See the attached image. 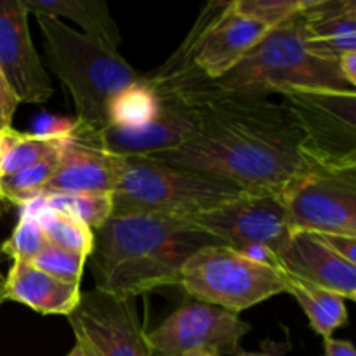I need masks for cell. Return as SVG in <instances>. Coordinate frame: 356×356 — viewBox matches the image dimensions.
<instances>
[{
    "label": "cell",
    "mask_w": 356,
    "mask_h": 356,
    "mask_svg": "<svg viewBox=\"0 0 356 356\" xmlns=\"http://www.w3.org/2000/svg\"><path fill=\"white\" fill-rule=\"evenodd\" d=\"M193 106L198 108V122L191 138L152 159L222 177L247 193L277 197L309 169L301 153V129L282 103L219 94Z\"/></svg>",
    "instance_id": "6da1fadb"
},
{
    "label": "cell",
    "mask_w": 356,
    "mask_h": 356,
    "mask_svg": "<svg viewBox=\"0 0 356 356\" xmlns=\"http://www.w3.org/2000/svg\"><path fill=\"white\" fill-rule=\"evenodd\" d=\"M222 245L191 219L145 212H113L94 232L90 252L97 291L136 299L179 285L184 263L197 250Z\"/></svg>",
    "instance_id": "7a4b0ae2"
},
{
    "label": "cell",
    "mask_w": 356,
    "mask_h": 356,
    "mask_svg": "<svg viewBox=\"0 0 356 356\" xmlns=\"http://www.w3.org/2000/svg\"><path fill=\"white\" fill-rule=\"evenodd\" d=\"M302 10L273 28L228 75L212 82L195 83L169 96L197 104L219 94L270 97L271 94L284 96L316 90L356 92L341 75L339 59L320 58L309 49L302 26Z\"/></svg>",
    "instance_id": "3957f363"
},
{
    "label": "cell",
    "mask_w": 356,
    "mask_h": 356,
    "mask_svg": "<svg viewBox=\"0 0 356 356\" xmlns=\"http://www.w3.org/2000/svg\"><path fill=\"white\" fill-rule=\"evenodd\" d=\"M51 70L68 89L76 124L90 132L108 127V106L117 94L139 82L120 52L73 30L52 16H37Z\"/></svg>",
    "instance_id": "277c9868"
},
{
    "label": "cell",
    "mask_w": 356,
    "mask_h": 356,
    "mask_svg": "<svg viewBox=\"0 0 356 356\" xmlns=\"http://www.w3.org/2000/svg\"><path fill=\"white\" fill-rule=\"evenodd\" d=\"M270 31L240 13L235 0L205 3L179 49L153 75L146 76V82L156 96H165L195 83L222 79Z\"/></svg>",
    "instance_id": "5b68a950"
},
{
    "label": "cell",
    "mask_w": 356,
    "mask_h": 356,
    "mask_svg": "<svg viewBox=\"0 0 356 356\" xmlns=\"http://www.w3.org/2000/svg\"><path fill=\"white\" fill-rule=\"evenodd\" d=\"M247 191L222 177L170 165L152 156H120L113 212H145L176 218L205 214Z\"/></svg>",
    "instance_id": "8992f818"
},
{
    "label": "cell",
    "mask_w": 356,
    "mask_h": 356,
    "mask_svg": "<svg viewBox=\"0 0 356 356\" xmlns=\"http://www.w3.org/2000/svg\"><path fill=\"white\" fill-rule=\"evenodd\" d=\"M181 287L191 299L240 315L285 292L277 266L225 245L197 250L181 270Z\"/></svg>",
    "instance_id": "52a82bcc"
},
{
    "label": "cell",
    "mask_w": 356,
    "mask_h": 356,
    "mask_svg": "<svg viewBox=\"0 0 356 356\" xmlns=\"http://www.w3.org/2000/svg\"><path fill=\"white\" fill-rule=\"evenodd\" d=\"M282 104L301 129L309 169H356V92H291Z\"/></svg>",
    "instance_id": "ba28073f"
},
{
    "label": "cell",
    "mask_w": 356,
    "mask_h": 356,
    "mask_svg": "<svg viewBox=\"0 0 356 356\" xmlns=\"http://www.w3.org/2000/svg\"><path fill=\"white\" fill-rule=\"evenodd\" d=\"M225 247L277 266L292 229L280 197L245 193L205 214L188 218Z\"/></svg>",
    "instance_id": "9c48e42d"
},
{
    "label": "cell",
    "mask_w": 356,
    "mask_h": 356,
    "mask_svg": "<svg viewBox=\"0 0 356 356\" xmlns=\"http://www.w3.org/2000/svg\"><path fill=\"white\" fill-rule=\"evenodd\" d=\"M292 232L356 236V169H306L280 195Z\"/></svg>",
    "instance_id": "30bf717a"
},
{
    "label": "cell",
    "mask_w": 356,
    "mask_h": 356,
    "mask_svg": "<svg viewBox=\"0 0 356 356\" xmlns=\"http://www.w3.org/2000/svg\"><path fill=\"white\" fill-rule=\"evenodd\" d=\"M68 322L83 356H153L136 299L82 292Z\"/></svg>",
    "instance_id": "8fae6325"
},
{
    "label": "cell",
    "mask_w": 356,
    "mask_h": 356,
    "mask_svg": "<svg viewBox=\"0 0 356 356\" xmlns=\"http://www.w3.org/2000/svg\"><path fill=\"white\" fill-rule=\"evenodd\" d=\"M249 330V323L235 313L190 299L162 325L146 332V343L153 356H183L193 350L236 356L243 351L240 343Z\"/></svg>",
    "instance_id": "7c38bea8"
},
{
    "label": "cell",
    "mask_w": 356,
    "mask_h": 356,
    "mask_svg": "<svg viewBox=\"0 0 356 356\" xmlns=\"http://www.w3.org/2000/svg\"><path fill=\"white\" fill-rule=\"evenodd\" d=\"M23 0H0V72L17 103H45L52 96L51 76L31 42Z\"/></svg>",
    "instance_id": "4fadbf2b"
},
{
    "label": "cell",
    "mask_w": 356,
    "mask_h": 356,
    "mask_svg": "<svg viewBox=\"0 0 356 356\" xmlns=\"http://www.w3.org/2000/svg\"><path fill=\"white\" fill-rule=\"evenodd\" d=\"M160 111L139 127H106L96 132L104 152L115 156H152L170 152L191 138L197 129L198 108L176 97H159Z\"/></svg>",
    "instance_id": "5bb4252c"
},
{
    "label": "cell",
    "mask_w": 356,
    "mask_h": 356,
    "mask_svg": "<svg viewBox=\"0 0 356 356\" xmlns=\"http://www.w3.org/2000/svg\"><path fill=\"white\" fill-rule=\"evenodd\" d=\"M70 139L61 152L59 165L45 186L52 193H113L117 186L120 156L104 152L96 132L70 122Z\"/></svg>",
    "instance_id": "9a60e30c"
},
{
    "label": "cell",
    "mask_w": 356,
    "mask_h": 356,
    "mask_svg": "<svg viewBox=\"0 0 356 356\" xmlns=\"http://www.w3.org/2000/svg\"><path fill=\"white\" fill-rule=\"evenodd\" d=\"M277 266L339 298L355 299L356 264L332 252L313 233L292 232L291 240L277 257Z\"/></svg>",
    "instance_id": "2e32d148"
},
{
    "label": "cell",
    "mask_w": 356,
    "mask_h": 356,
    "mask_svg": "<svg viewBox=\"0 0 356 356\" xmlns=\"http://www.w3.org/2000/svg\"><path fill=\"white\" fill-rule=\"evenodd\" d=\"M80 296V284L58 280L28 261H13L2 285L3 302H19L42 315L68 316L79 306Z\"/></svg>",
    "instance_id": "e0dca14e"
},
{
    "label": "cell",
    "mask_w": 356,
    "mask_h": 356,
    "mask_svg": "<svg viewBox=\"0 0 356 356\" xmlns=\"http://www.w3.org/2000/svg\"><path fill=\"white\" fill-rule=\"evenodd\" d=\"M302 26L309 49L320 58L337 61L346 52H356L355 0H309Z\"/></svg>",
    "instance_id": "ac0fdd59"
},
{
    "label": "cell",
    "mask_w": 356,
    "mask_h": 356,
    "mask_svg": "<svg viewBox=\"0 0 356 356\" xmlns=\"http://www.w3.org/2000/svg\"><path fill=\"white\" fill-rule=\"evenodd\" d=\"M23 3L35 16L68 17L82 28L80 33L118 51L120 31L103 0H23Z\"/></svg>",
    "instance_id": "d6986e66"
},
{
    "label": "cell",
    "mask_w": 356,
    "mask_h": 356,
    "mask_svg": "<svg viewBox=\"0 0 356 356\" xmlns=\"http://www.w3.org/2000/svg\"><path fill=\"white\" fill-rule=\"evenodd\" d=\"M278 271L284 278L285 292H289L298 301V305L308 316L312 329L316 334H320L323 339L332 337V334L339 327L346 325L348 308L343 298L312 284V282L294 277V275L287 273L280 268H278Z\"/></svg>",
    "instance_id": "ffe728a7"
},
{
    "label": "cell",
    "mask_w": 356,
    "mask_h": 356,
    "mask_svg": "<svg viewBox=\"0 0 356 356\" xmlns=\"http://www.w3.org/2000/svg\"><path fill=\"white\" fill-rule=\"evenodd\" d=\"M70 122L65 129L44 134H23L13 127L2 132V176L40 162L52 153L61 152L70 139ZM0 176V177H2Z\"/></svg>",
    "instance_id": "44dd1931"
},
{
    "label": "cell",
    "mask_w": 356,
    "mask_h": 356,
    "mask_svg": "<svg viewBox=\"0 0 356 356\" xmlns=\"http://www.w3.org/2000/svg\"><path fill=\"white\" fill-rule=\"evenodd\" d=\"M19 209L21 212L30 214L40 225L47 242L73 250V252L83 254L87 257L90 256L94 249V232L89 226L82 225L70 216L52 211L42 197L28 202Z\"/></svg>",
    "instance_id": "7402d4cb"
},
{
    "label": "cell",
    "mask_w": 356,
    "mask_h": 356,
    "mask_svg": "<svg viewBox=\"0 0 356 356\" xmlns=\"http://www.w3.org/2000/svg\"><path fill=\"white\" fill-rule=\"evenodd\" d=\"M160 99L146 76L113 97L108 106V127H139L159 115Z\"/></svg>",
    "instance_id": "603a6c76"
},
{
    "label": "cell",
    "mask_w": 356,
    "mask_h": 356,
    "mask_svg": "<svg viewBox=\"0 0 356 356\" xmlns=\"http://www.w3.org/2000/svg\"><path fill=\"white\" fill-rule=\"evenodd\" d=\"M61 152L52 153L26 169L0 177V198L17 205V207H23L28 202L42 197L45 186L58 169Z\"/></svg>",
    "instance_id": "cb8c5ba5"
},
{
    "label": "cell",
    "mask_w": 356,
    "mask_h": 356,
    "mask_svg": "<svg viewBox=\"0 0 356 356\" xmlns=\"http://www.w3.org/2000/svg\"><path fill=\"white\" fill-rule=\"evenodd\" d=\"M42 198L52 211L76 219L92 232L99 229L113 214L111 193H52Z\"/></svg>",
    "instance_id": "d4e9b609"
},
{
    "label": "cell",
    "mask_w": 356,
    "mask_h": 356,
    "mask_svg": "<svg viewBox=\"0 0 356 356\" xmlns=\"http://www.w3.org/2000/svg\"><path fill=\"white\" fill-rule=\"evenodd\" d=\"M87 259L89 257L83 254L73 252V250L63 249V247L47 242L30 263L58 280L80 284Z\"/></svg>",
    "instance_id": "484cf974"
},
{
    "label": "cell",
    "mask_w": 356,
    "mask_h": 356,
    "mask_svg": "<svg viewBox=\"0 0 356 356\" xmlns=\"http://www.w3.org/2000/svg\"><path fill=\"white\" fill-rule=\"evenodd\" d=\"M47 243L40 225L26 212H21L19 221L14 228L13 235L0 243V252L13 257V261H28L30 263L35 256Z\"/></svg>",
    "instance_id": "4316f807"
},
{
    "label": "cell",
    "mask_w": 356,
    "mask_h": 356,
    "mask_svg": "<svg viewBox=\"0 0 356 356\" xmlns=\"http://www.w3.org/2000/svg\"><path fill=\"white\" fill-rule=\"evenodd\" d=\"M235 3L240 13L273 30L306 9L308 0H235Z\"/></svg>",
    "instance_id": "83f0119b"
},
{
    "label": "cell",
    "mask_w": 356,
    "mask_h": 356,
    "mask_svg": "<svg viewBox=\"0 0 356 356\" xmlns=\"http://www.w3.org/2000/svg\"><path fill=\"white\" fill-rule=\"evenodd\" d=\"M318 236L332 252L346 259L348 263L356 264V236L346 235H330V233H313Z\"/></svg>",
    "instance_id": "f1b7e54d"
},
{
    "label": "cell",
    "mask_w": 356,
    "mask_h": 356,
    "mask_svg": "<svg viewBox=\"0 0 356 356\" xmlns=\"http://www.w3.org/2000/svg\"><path fill=\"white\" fill-rule=\"evenodd\" d=\"M17 104L19 103H17L16 97L13 96L9 86H7L6 79H3L2 72H0V113H2V117L6 118V120H9L10 124H13V117H14V111H16Z\"/></svg>",
    "instance_id": "f546056e"
},
{
    "label": "cell",
    "mask_w": 356,
    "mask_h": 356,
    "mask_svg": "<svg viewBox=\"0 0 356 356\" xmlns=\"http://www.w3.org/2000/svg\"><path fill=\"white\" fill-rule=\"evenodd\" d=\"M322 356H356V351L350 341H341L329 337V339H325V343H323Z\"/></svg>",
    "instance_id": "4dcf8cb0"
},
{
    "label": "cell",
    "mask_w": 356,
    "mask_h": 356,
    "mask_svg": "<svg viewBox=\"0 0 356 356\" xmlns=\"http://www.w3.org/2000/svg\"><path fill=\"white\" fill-rule=\"evenodd\" d=\"M339 72L343 79L350 83L351 87L356 86V52H346L339 56Z\"/></svg>",
    "instance_id": "1f68e13d"
},
{
    "label": "cell",
    "mask_w": 356,
    "mask_h": 356,
    "mask_svg": "<svg viewBox=\"0 0 356 356\" xmlns=\"http://www.w3.org/2000/svg\"><path fill=\"white\" fill-rule=\"evenodd\" d=\"M183 356H219L214 351H207V350H193V351H188Z\"/></svg>",
    "instance_id": "d6a6232c"
},
{
    "label": "cell",
    "mask_w": 356,
    "mask_h": 356,
    "mask_svg": "<svg viewBox=\"0 0 356 356\" xmlns=\"http://www.w3.org/2000/svg\"><path fill=\"white\" fill-rule=\"evenodd\" d=\"M236 356H275V355L266 353V351H240Z\"/></svg>",
    "instance_id": "836d02e7"
},
{
    "label": "cell",
    "mask_w": 356,
    "mask_h": 356,
    "mask_svg": "<svg viewBox=\"0 0 356 356\" xmlns=\"http://www.w3.org/2000/svg\"><path fill=\"white\" fill-rule=\"evenodd\" d=\"M66 356H83V353H82V350H80V348L75 344V346H73V350L70 351V353Z\"/></svg>",
    "instance_id": "e575fe53"
},
{
    "label": "cell",
    "mask_w": 356,
    "mask_h": 356,
    "mask_svg": "<svg viewBox=\"0 0 356 356\" xmlns=\"http://www.w3.org/2000/svg\"><path fill=\"white\" fill-rule=\"evenodd\" d=\"M6 131H7V129H6ZM2 132H0V167H2ZM0 176H2V169H0Z\"/></svg>",
    "instance_id": "d590c367"
},
{
    "label": "cell",
    "mask_w": 356,
    "mask_h": 356,
    "mask_svg": "<svg viewBox=\"0 0 356 356\" xmlns=\"http://www.w3.org/2000/svg\"><path fill=\"white\" fill-rule=\"evenodd\" d=\"M2 285H3V278L0 277V294H2Z\"/></svg>",
    "instance_id": "8d00e7d4"
},
{
    "label": "cell",
    "mask_w": 356,
    "mask_h": 356,
    "mask_svg": "<svg viewBox=\"0 0 356 356\" xmlns=\"http://www.w3.org/2000/svg\"><path fill=\"white\" fill-rule=\"evenodd\" d=\"M2 302H3V301H2V294H0V306H2Z\"/></svg>",
    "instance_id": "74e56055"
},
{
    "label": "cell",
    "mask_w": 356,
    "mask_h": 356,
    "mask_svg": "<svg viewBox=\"0 0 356 356\" xmlns=\"http://www.w3.org/2000/svg\"><path fill=\"white\" fill-rule=\"evenodd\" d=\"M0 254H2V252H0Z\"/></svg>",
    "instance_id": "f35d334b"
}]
</instances>
